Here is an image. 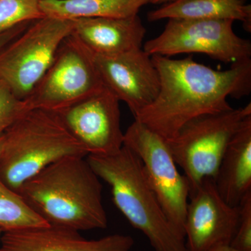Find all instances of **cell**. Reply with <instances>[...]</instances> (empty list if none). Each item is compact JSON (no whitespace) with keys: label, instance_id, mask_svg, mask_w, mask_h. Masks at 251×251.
Masks as SVG:
<instances>
[{"label":"cell","instance_id":"obj_1","mask_svg":"<svg viewBox=\"0 0 251 251\" xmlns=\"http://www.w3.org/2000/svg\"><path fill=\"white\" fill-rule=\"evenodd\" d=\"M151 59L159 74V92L134 118L166 140L196 117L232 110L227 98L239 99L251 91V59L217 71L191 57L155 54Z\"/></svg>","mask_w":251,"mask_h":251},{"label":"cell","instance_id":"obj_2","mask_svg":"<svg viewBox=\"0 0 251 251\" xmlns=\"http://www.w3.org/2000/svg\"><path fill=\"white\" fill-rule=\"evenodd\" d=\"M86 157L69 156L41 170L17 191L50 226L76 231L105 229L103 186Z\"/></svg>","mask_w":251,"mask_h":251},{"label":"cell","instance_id":"obj_3","mask_svg":"<svg viewBox=\"0 0 251 251\" xmlns=\"http://www.w3.org/2000/svg\"><path fill=\"white\" fill-rule=\"evenodd\" d=\"M92 169L111 188L112 200L126 219L141 231L155 251H188L150 187L138 155L124 145L107 156L87 155Z\"/></svg>","mask_w":251,"mask_h":251},{"label":"cell","instance_id":"obj_4","mask_svg":"<svg viewBox=\"0 0 251 251\" xmlns=\"http://www.w3.org/2000/svg\"><path fill=\"white\" fill-rule=\"evenodd\" d=\"M87 155L57 112L31 109L4 132L0 179L17 192L26 181L51 163L64 157Z\"/></svg>","mask_w":251,"mask_h":251},{"label":"cell","instance_id":"obj_5","mask_svg":"<svg viewBox=\"0 0 251 251\" xmlns=\"http://www.w3.org/2000/svg\"><path fill=\"white\" fill-rule=\"evenodd\" d=\"M251 115V104L229 111L196 117L166 140L175 163L182 169L191 191L203 180H215L226 148L243 120Z\"/></svg>","mask_w":251,"mask_h":251},{"label":"cell","instance_id":"obj_6","mask_svg":"<svg viewBox=\"0 0 251 251\" xmlns=\"http://www.w3.org/2000/svg\"><path fill=\"white\" fill-rule=\"evenodd\" d=\"M73 20L45 16L31 23L0 50V80L25 100L45 74L64 41L72 34Z\"/></svg>","mask_w":251,"mask_h":251},{"label":"cell","instance_id":"obj_7","mask_svg":"<svg viewBox=\"0 0 251 251\" xmlns=\"http://www.w3.org/2000/svg\"><path fill=\"white\" fill-rule=\"evenodd\" d=\"M124 145L139 157L146 179L166 217L185 238V218L191 187L187 178L178 169L166 140L135 120L124 135Z\"/></svg>","mask_w":251,"mask_h":251},{"label":"cell","instance_id":"obj_8","mask_svg":"<svg viewBox=\"0 0 251 251\" xmlns=\"http://www.w3.org/2000/svg\"><path fill=\"white\" fill-rule=\"evenodd\" d=\"M230 20L169 19L160 35L144 44L150 55L202 53L233 64L251 59V43L236 34Z\"/></svg>","mask_w":251,"mask_h":251},{"label":"cell","instance_id":"obj_9","mask_svg":"<svg viewBox=\"0 0 251 251\" xmlns=\"http://www.w3.org/2000/svg\"><path fill=\"white\" fill-rule=\"evenodd\" d=\"M103 87L85 48L71 34L59 47L45 74L23 100L27 110L58 111Z\"/></svg>","mask_w":251,"mask_h":251},{"label":"cell","instance_id":"obj_10","mask_svg":"<svg viewBox=\"0 0 251 251\" xmlns=\"http://www.w3.org/2000/svg\"><path fill=\"white\" fill-rule=\"evenodd\" d=\"M54 112L88 155H111L124 146L120 100L105 87Z\"/></svg>","mask_w":251,"mask_h":251},{"label":"cell","instance_id":"obj_11","mask_svg":"<svg viewBox=\"0 0 251 251\" xmlns=\"http://www.w3.org/2000/svg\"><path fill=\"white\" fill-rule=\"evenodd\" d=\"M82 46L104 87L120 101L125 102L134 117L156 98L160 90L159 74L151 56L143 48L105 55L94 53Z\"/></svg>","mask_w":251,"mask_h":251},{"label":"cell","instance_id":"obj_12","mask_svg":"<svg viewBox=\"0 0 251 251\" xmlns=\"http://www.w3.org/2000/svg\"><path fill=\"white\" fill-rule=\"evenodd\" d=\"M239 206L225 201L215 180L206 178L190 193L184 223L188 251L230 245L239 224Z\"/></svg>","mask_w":251,"mask_h":251},{"label":"cell","instance_id":"obj_13","mask_svg":"<svg viewBox=\"0 0 251 251\" xmlns=\"http://www.w3.org/2000/svg\"><path fill=\"white\" fill-rule=\"evenodd\" d=\"M0 242V251H130L134 245L129 235L87 240L78 231L53 226L6 231Z\"/></svg>","mask_w":251,"mask_h":251},{"label":"cell","instance_id":"obj_14","mask_svg":"<svg viewBox=\"0 0 251 251\" xmlns=\"http://www.w3.org/2000/svg\"><path fill=\"white\" fill-rule=\"evenodd\" d=\"M72 35L94 53L112 55L143 48L146 29L138 15L129 18L73 20Z\"/></svg>","mask_w":251,"mask_h":251},{"label":"cell","instance_id":"obj_15","mask_svg":"<svg viewBox=\"0 0 251 251\" xmlns=\"http://www.w3.org/2000/svg\"><path fill=\"white\" fill-rule=\"evenodd\" d=\"M225 201L238 206L251 191V115L243 120L226 148L215 179Z\"/></svg>","mask_w":251,"mask_h":251},{"label":"cell","instance_id":"obj_16","mask_svg":"<svg viewBox=\"0 0 251 251\" xmlns=\"http://www.w3.org/2000/svg\"><path fill=\"white\" fill-rule=\"evenodd\" d=\"M150 21L166 19L230 20L251 31V6L246 0H175L148 14Z\"/></svg>","mask_w":251,"mask_h":251},{"label":"cell","instance_id":"obj_17","mask_svg":"<svg viewBox=\"0 0 251 251\" xmlns=\"http://www.w3.org/2000/svg\"><path fill=\"white\" fill-rule=\"evenodd\" d=\"M150 0H41L45 16L74 20L81 18H125L136 16Z\"/></svg>","mask_w":251,"mask_h":251},{"label":"cell","instance_id":"obj_18","mask_svg":"<svg viewBox=\"0 0 251 251\" xmlns=\"http://www.w3.org/2000/svg\"><path fill=\"white\" fill-rule=\"evenodd\" d=\"M49 226L18 192L0 179V228L3 232Z\"/></svg>","mask_w":251,"mask_h":251},{"label":"cell","instance_id":"obj_19","mask_svg":"<svg viewBox=\"0 0 251 251\" xmlns=\"http://www.w3.org/2000/svg\"><path fill=\"white\" fill-rule=\"evenodd\" d=\"M41 0H0V34L44 18Z\"/></svg>","mask_w":251,"mask_h":251},{"label":"cell","instance_id":"obj_20","mask_svg":"<svg viewBox=\"0 0 251 251\" xmlns=\"http://www.w3.org/2000/svg\"><path fill=\"white\" fill-rule=\"evenodd\" d=\"M26 111L24 100L18 99L9 86L0 80V135Z\"/></svg>","mask_w":251,"mask_h":251},{"label":"cell","instance_id":"obj_21","mask_svg":"<svg viewBox=\"0 0 251 251\" xmlns=\"http://www.w3.org/2000/svg\"><path fill=\"white\" fill-rule=\"evenodd\" d=\"M238 206L239 224L230 246L238 251H251V191L243 198Z\"/></svg>","mask_w":251,"mask_h":251},{"label":"cell","instance_id":"obj_22","mask_svg":"<svg viewBox=\"0 0 251 251\" xmlns=\"http://www.w3.org/2000/svg\"><path fill=\"white\" fill-rule=\"evenodd\" d=\"M31 23H23L0 34V50L2 49L10 41H12L16 36L19 35L29 26Z\"/></svg>","mask_w":251,"mask_h":251},{"label":"cell","instance_id":"obj_23","mask_svg":"<svg viewBox=\"0 0 251 251\" xmlns=\"http://www.w3.org/2000/svg\"><path fill=\"white\" fill-rule=\"evenodd\" d=\"M207 251H238L237 249H234L233 247H231L230 245H222L219 246V247H216L213 248V249H210V250Z\"/></svg>","mask_w":251,"mask_h":251},{"label":"cell","instance_id":"obj_24","mask_svg":"<svg viewBox=\"0 0 251 251\" xmlns=\"http://www.w3.org/2000/svg\"><path fill=\"white\" fill-rule=\"evenodd\" d=\"M175 1V0H150V3L152 4H161V3L164 2H172V1Z\"/></svg>","mask_w":251,"mask_h":251},{"label":"cell","instance_id":"obj_25","mask_svg":"<svg viewBox=\"0 0 251 251\" xmlns=\"http://www.w3.org/2000/svg\"><path fill=\"white\" fill-rule=\"evenodd\" d=\"M3 143H4V133L0 135V153H1V149H2Z\"/></svg>","mask_w":251,"mask_h":251},{"label":"cell","instance_id":"obj_26","mask_svg":"<svg viewBox=\"0 0 251 251\" xmlns=\"http://www.w3.org/2000/svg\"><path fill=\"white\" fill-rule=\"evenodd\" d=\"M2 233H3L2 229H1V228H0V238H1V234H2Z\"/></svg>","mask_w":251,"mask_h":251}]
</instances>
